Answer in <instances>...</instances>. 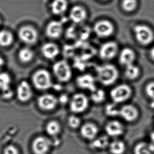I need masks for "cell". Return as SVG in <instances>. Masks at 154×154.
<instances>
[{
  "label": "cell",
  "mask_w": 154,
  "mask_h": 154,
  "mask_svg": "<svg viewBox=\"0 0 154 154\" xmlns=\"http://www.w3.org/2000/svg\"><path fill=\"white\" fill-rule=\"evenodd\" d=\"M96 71L98 82L106 86L112 85L119 79V70L114 65H102L97 67Z\"/></svg>",
  "instance_id": "obj_1"
},
{
  "label": "cell",
  "mask_w": 154,
  "mask_h": 154,
  "mask_svg": "<svg viewBox=\"0 0 154 154\" xmlns=\"http://www.w3.org/2000/svg\"><path fill=\"white\" fill-rule=\"evenodd\" d=\"M34 86L39 91H45L52 88V77L50 73L45 69H40L35 71L32 77Z\"/></svg>",
  "instance_id": "obj_2"
},
{
  "label": "cell",
  "mask_w": 154,
  "mask_h": 154,
  "mask_svg": "<svg viewBox=\"0 0 154 154\" xmlns=\"http://www.w3.org/2000/svg\"><path fill=\"white\" fill-rule=\"evenodd\" d=\"M134 33L137 42L143 46H147L154 41V31L147 25H136L134 27Z\"/></svg>",
  "instance_id": "obj_3"
},
{
  "label": "cell",
  "mask_w": 154,
  "mask_h": 154,
  "mask_svg": "<svg viewBox=\"0 0 154 154\" xmlns=\"http://www.w3.org/2000/svg\"><path fill=\"white\" fill-rule=\"evenodd\" d=\"M133 91L130 86L122 84L117 85L111 90L110 96L112 102L120 104L126 102L131 97Z\"/></svg>",
  "instance_id": "obj_4"
},
{
  "label": "cell",
  "mask_w": 154,
  "mask_h": 154,
  "mask_svg": "<svg viewBox=\"0 0 154 154\" xmlns=\"http://www.w3.org/2000/svg\"><path fill=\"white\" fill-rule=\"evenodd\" d=\"M53 72L56 79L60 82H67L72 76V69L65 60H59L54 63Z\"/></svg>",
  "instance_id": "obj_5"
},
{
  "label": "cell",
  "mask_w": 154,
  "mask_h": 154,
  "mask_svg": "<svg viewBox=\"0 0 154 154\" xmlns=\"http://www.w3.org/2000/svg\"><path fill=\"white\" fill-rule=\"evenodd\" d=\"M88 106V98L83 93L74 94L69 102V109L74 114H80L85 112Z\"/></svg>",
  "instance_id": "obj_6"
},
{
  "label": "cell",
  "mask_w": 154,
  "mask_h": 154,
  "mask_svg": "<svg viewBox=\"0 0 154 154\" xmlns=\"http://www.w3.org/2000/svg\"><path fill=\"white\" fill-rule=\"evenodd\" d=\"M19 37L25 44L33 45L38 41V34L34 27L31 26H25L21 27L19 30Z\"/></svg>",
  "instance_id": "obj_7"
},
{
  "label": "cell",
  "mask_w": 154,
  "mask_h": 154,
  "mask_svg": "<svg viewBox=\"0 0 154 154\" xmlns=\"http://www.w3.org/2000/svg\"><path fill=\"white\" fill-rule=\"evenodd\" d=\"M37 103L41 110L50 112L56 108L58 103V98L53 94H43L38 98Z\"/></svg>",
  "instance_id": "obj_8"
},
{
  "label": "cell",
  "mask_w": 154,
  "mask_h": 154,
  "mask_svg": "<svg viewBox=\"0 0 154 154\" xmlns=\"http://www.w3.org/2000/svg\"><path fill=\"white\" fill-rule=\"evenodd\" d=\"M119 53V45L117 43L110 41L105 43L100 46L99 54L100 58L104 60H111Z\"/></svg>",
  "instance_id": "obj_9"
},
{
  "label": "cell",
  "mask_w": 154,
  "mask_h": 154,
  "mask_svg": "<svg viewBox=\"0 0 154 154\" xmlns=\"http://www.w3.org/2000/svg\"><path fill=\"white\" fill-rule=\"evenodd\" d=\"M139 115L137 107L131 104H126L120 107L119 116L127 122L132 123L136 121Z\"/></svg>",
  "instance_id": "obj_10"
},
{
  "label": "cell",
  "mask_w": 154,
  "mask_h": 154,
  "mask_svg": "<svg viewBox=\"0 0 154 154\" xmlns=\"http://www.w3.org/2000/svg\"><path fill=\"white\" fill-rule=\"evenodd\" d=\"M17 98L21 102L26 103L31 100L33 91L29 83L26 81L21 82L17 88Z\"/></svg>",
  "instance_id": "obj_11"
},
{
  "label": "cell",
  "mask_w": 154,
  "mask_h": 154,
  "mask_svg": "<svg viewBox=\"0 0 154 154\" xmlns=\"http://www.w3.org/2000/svg\"><path fill=\"white\" fill-rule=\"evenodd\" d=\"M94 31L100 38H108L114 33V27L111 22L104 20L99 21L95 24Z\"/></svg>",
  "instance_id": "obj_12"
},
{
  "label": "cell",
  "mask_w": 154,
  "mask_h": 154,
  "mask_svg": "<svg viewBox=\"0 0 154 154\" xmlns=\"http://www.w3.org/2000/svg\"><path fill=\"white\" fill-rule=\"evenodd\" d=\"M77 86L82 89L93 92L97 89L95 79L92 75L85 74L78 76L76 79Z\"/></svg>",
  "instance_id": "obj_13"
},
{
  "label": "cell",
  "mask_w": 154,
  "mask_h": 154,
  "mask_svg": "<svg viewBox=\"0 0 154 154\" xmlns=\"http://www.w3.org/2000/svg\"><path fill=\"white\" fill-rule=\"evenodd\" d=\"M50 140L45 137L39 136L34 140L32 148L35 154H46L50 148Z\"/></svg>",
  "instance_id": "obj_14"
},
{
  "label": "cell",
  "mask_w": 154,
  "mask_h": 154,
  "mask_svg": "<svg viewBox=\"0 0 154 154\" xmlns=\"http://www.w3.org/2000/svg\"><path fill=\"white\" fill-rule=\"evenodd\" d=\"M136 58L135 51L129 48H125L121 51L119 54V62L122 65L127 66L134 64Z\"/></svg>",
  "instance_id": "obj_15"
},
{
  "label": "cell",
  "mask_w": 154,
  "mask_h": 154,
  "mask_svg": "<svg viewBox=\"0 0 154 154\" xmlns=\"http://www.w3.org/2000/svg\"><path fill=\"white\" fill-rule=\"evenodd\" d=\"M105 131L108 135L111 137H118L124 133V127L120 122L112 120L107 123Z\"/></svg>",
  "instance_id": "obj_16"
},
{
  "label": "cell",
  "mask_w": 154,
  "mask_h": 154,
  "mask_svg": "<svg viewBox=\"0 0 154 154\" xmlns=\"http://www.w3.org/2000/svg\"><path fill=\"white\" fill-rule=\"evenodd\" d=\"M42 54L45 58L48 60H53L58 56L60 53L58 46L54 43H46L41 48Z\"/></svg>",
  "instance_id": "obj_17"
},
{
  "label": "cell",
  "mask_w": 154,
  "mask_h": 154,
  "mask_svg": "<svg viewBox=\"0 0 154 154\" xmlns=\"http://www.w3.org/2000/svg\"><path fill=\"white\" fill-rule=\"evenodd\" d=\"M62 32V24L58 21L51 22L46 27V35L51 38L55 39L60 38Z\"/></svg>",
  "instance_id": "obj_18"
},
{
  "label": "cell",
  "mask_w": 154,
  "mask_h": 154,
  "mask_svg": "<svg viewBox=\"0 0 154 154\" xmlns=\"http://www.w3.org/2000/svg\"><path fill=\"white\" fill-rule=\"evenodd\" d=\"M98 132V127L93 123H86L81 128V134L82 136L88 140L94 139L96 137Z\"/></svg>",
  "instance_id": "obj_19"
},
{
  "label": "cell",
  "mask_w": 154,
  "mask_h": 154,
  "mask_svg": "<svg viewBox=\"0 0 154 154\" xmlns=\"http://www.w3.org/2000/svg\"><path fill=\"white\" fill-rule=\"evenodd\" d=\"M69 16L71 20L74 23H80L85 20L86 13L83 8L81 6H76L72 8Z\"/></svg>",
  "instance_id": "obj_20"
},
{
  "label": "cell",
  "mask_w": 154,
  "mask_h": 154,
  "mask_svg": "<svg viewBox=\"0 0 154 154\" xmlns=\"http://www.w3.org/2000/svg\"><path fill=\"white\" fill-rule=\"evenodd\" d=\"M134 154H154V143L140 142L134 148Z\"/></svg>",
  "instance_id": "obj_21"
},
{
  "label": "cell",
  "mask_w": 154,
  "mask_h": 154,
  "mask_svg": "<svg viewBox=\"0 0 154 154\" xmlns=\"http://www.w3.org/2000/svg\"><path fill=\"white\" fill-rule=\"evenodd\" d=\"M34 54L31 48H23L19 51L18 58L23 63H29L33 60Z\"/></svg>",
  "instance_id": "obj_22"
},
{
  "label": "cell",
  "mask_w": 154,
  "mask_h": 154,
  "mask_svg": "<svg viewBox=\"0 0 154 154\" xmlns=\"http://www.w3.org/2000/svg\"><path fill=\"white\" fill-rule=\"evenodd\" d=\"M140 74V67L134 64L129 65L126 66L125 71V77L127 79L133 81L136 79Z\"/></svg>",
  "instance_id": "obj_23"
},
{
  "label": "cell",
  "mask_w": 154,
  "mask_h": 154,
  "mask_svg": "<svg viewBox=\"0 0 154 154\" xmlns=\"http://www.w3.org/2000/svg\"><path fill=\"white\" fill-rule=\"evenodd\" d=\"M67 8L66 0H54L51 4V10L55 14H61L65 12Z\"/></svg>",
  "instance_id": "obj_24"
},
{
  "label": "cell",
  "mask_w": 154,
  "mask_h": 154,
  "mask_svg": "<svg viewBox=\"0 0 154 154\" xmlns=\"http://www.w3.org/2000/svg\"><path fill=\"white\" fill-rule=\"evenodd\" d=\"M11 78L8 73L0 72V91L3 92L11 90Z\"/></svg>",
  "instance_id": "obj_25"
},
{
  "label": "cell",
  "mask_w": 154,
  "mask_h": 154,
  "mask_svg": "<svg viewBox=\"0 0 154 154\" xmlns=\"http://www.w3.org/2000/svg\"><path fill=\"white\" fill-rule=\"evenodd\" d=\"M14 38L12 33L8 31H0V46L6 48L12 44Z\"/></svg>",
  "instance_id": "obj_26"
},
{
  "label": "cell",
  "mask_w": 154,
  "mask_h": 154,
  "mask_svg": "<svg viewBox=\"0 0 154 154\" xmlns=\"http://www.w3.org/2000/svg\"><path fill=\"white\" fill-rule=\"evenodd\" d=\"M61 129L60 125L56 121H51L46 126V131L48 135L55 136L60 133Z\"/></svg>",
  "instance_id": "obj_27"
},
{
  "label": "cell",
  "mask_w": 154,
  "mask_h": 154,
  "mask_svg": "<svg viewBox=\"0 0 154 154\" xmlns=\"http://www.w3.org/2000/svg\"><path fill=\"white\" fill-rule=\"evenodd\" d=\"M125 149V144L121 140H115L110 145V152L112 154H123Z\"/></svg>",
  "instance_id": "obj_28"
},
{
  "label": "cell",
  "mask_w": 154,
  "mask_h": 154,
  "mask_svg": "<svg viewBox=\"0 0 154 154\" xmlns=\"http://www.w3.org/2000/svg\"><path fill=\"white\" fill-rule=\"evenodd\" d=\"M91 100L95 103L100 104L104 102L105 99L106 94L103 90L102 89H96L95 91L91 92Z\"/></svg>",
  "instance_id": "obj_29"
},
{
  "label": "cell",
  "mask_w": 154,
  "mask_h": 154,
  "mask_svg": "<svg viewBox=\"0 0 154 154\" xmlns=\"http://www.w3.org/2000/svg\"><path fill=\"white\" fill-rule=\"evenodd\" d=\"M117 104L115 103L109 104L105 107V113L106 114L110 117H116L119 116L120 108L117 106Z\"/></svg>",
  "instance_id": "obj_30"
},
{
  "label": "cell",
  "mask_w": 154,
  "mask_h": 154,
  "mask_svg": "<svg viewBox=\"0 0 154 154\" xmlns=\"http://www.w3.org/2000/svg\"><path fill=\"white\" fill-rule=\"evenodd\" d=\"M122 6L123 10L128 12H131L136 10L138 6L137 0H123Z\"/></svg>",
  "instance_id": "obj_31"
},
{
  "label": "cell",
  "mask_w": 154,
  "mask_h": 154,
  "mask_svg": "<svg viewBox=\"0 0 154 154\" xmlns=\"http://www.w3.org/2000/svg\"><path fill=\"white\" fill-rule=\"evenodd\" d=\"M67 123L69 126L71 128L76 129L80 126L81 124V120L79 117L76 115H71L67 119Z\"/></svg>",
  "instance_id": "obj_32"
},
{
  "label": "cell",
  "mask_w": 154,
  "mask_h": 154,
  "mask_svg": "<svg viewBox=\"0 0 154 154\" xmlns=\"http://www.w3.org/2000/svg\"><path fill=\"white\" fill-rule=\"evenodd\" d=\"M145 93L149 98L154 100V81L150 82L146 85Z\"/></svg>",
  "instance_id": "obj_33"
},
{
  "label": "cell",
  "mask_w": 154,
  "mask_h": 154,
  "mask_svg": "<svg viewBox=\"0 0 154 154\" xmlns=\"http://www.w3.org/2000/svg\"><path fill=\"white\" fill-rule=\"evenodd\" d=\"M107 144H108V140L105 137H102L95 140L93 145L97 148H102L106 147Z\"/></svg>",
  "instance_id": "obj_34"
},
{
  "label": "cell",
  "mask_w": 154,
  "mask_h": 154,
  "mask_svg": "<svg viewBox=\"0 0 154 154\" xmlns=\"http://www.w3.org/2000/svg\"><path fill=\"white\" fill-rule=\"evenodd\" d=\"M4 154H19V152L15 147L10 145L5 148Z\"/></svg>",
  "instance_id": "obj_35"
},
{
  "label": "cell",
  "mask_w": 154,
  "mask_h": 154,
  "mask_svg": "<svg viewBox=\"0 0 154 154\" xmlns=\"http://www.w3.org/2000/svg\"><path fill=\"white\" fill-rule=\"evenodd\" d=\"M60 99H58V102L60 101V103H65L67 101V97L65 95H62L60 97Z\"/></svg>",
  "instance_id": "obj_36"
},
{
  "label": "cell",
  "mask_w": 154,
  "mask_h": 154,
  "mask_svg": "<svg viewBox=\"0 0 154 154\" xmlns=\"http://www.w3.org/2000/svg\"><path fill=\"white\" fill-rule=\"evenodd\" d=\"M4 64H5V61L4 59L2 57L0 56V70L2 69L3 67L4 66Z\"/></svg>",
  "instance_id": "obj_37"
},
{
  "label": "cell",
  "mask_w": 154,
  "mask_h": 154,
  "mask_svg": "<svg viewBox=\"0 0 154 154\" xmlns=\"http://www.w3.org/2000/svg\"><path fill=\"white\" fill-rule=\"evenodd\" d=\"M150 58H152V60L154 61V46L152 47L150 51Z\"/></svg>",
  "instance_id": "obj_38"
},
{
  "label": "cell",
  "mask_w": 154,
  "mask_h": 154,
  "mask_svg": "<svg viewBox=\"0 0 154 154\" xmlns=\"http://www.w3.org/2000/svg\"><path fill=\"white\" fill-rule=\"evenodd\" d=\"M150 138L152 143H154V131H152L150 134Z\"/></svg>",
  "instance_id": "obj_39"
},
{
  "label": "cell",
  "mask_w": 154,
  "mask_h": 154,
  "mask_svg": "<svg viewBox=\"0 0 154 154\" xmlns=\"http://www.w3.org/2000/svg\"><path fill=\"white\" fill-rule=\"evenodd\" d=\"M150 107H151L152 108H154V100H152V103H151V105H150Z\"/></svg>",
  "instance_id": "obj_40"
},
{
  "label": "cell",
  "mask_w": 154,
  "mask_h": 154,
  "mask_svg": "<svg viewBox=\"0 0 154 154\" xmlns=\"http://www.w3.org/2000/svg\"><path fill=\"white\" fill-rule=\"evenodd\" d=\"M0 24H1V20H0Z\"/></svg>",
  "instance_id": "obj_41"
}]
</instances>
